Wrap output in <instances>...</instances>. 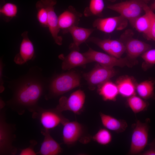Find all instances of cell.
Listing matches in <instances>:
<instances>
[{
	"mask_svg": "<svg viewBox=\"0 0 155 155\" xmlns=\"http://www.w3.org/2000/svg\"><path fill=\"white\" fill-rule=\"evenodd\" d=\"M40 71L36 68L31 69L18 80L12 89V98L7 104L20 115L27 110L34 113L39 107L38 101L46 87L45 79Z\"/></svg>",
	"mask_w": 155,
	"mask_h": 155,
	"instance_id": "6da1fadb",
	"label": "cell"
},
{
	"mask_svg": "<svg viewBox=\"0 0 155 155\" xmlns=\"http://www.w3.org/2000/svg\"><path fill=\"white\" fill-rule=\"evenodd\" d=\"M80 76L74 71L61 74L51 81L49 87L48 94L46 98L49 96H57L62 95L79 86Z\"/></svg>",
	"mask_w": 155,
	"mask_h": 155,
	"instance_id": "7a4b0ae2",
	"label": "cell"
},
{
	"mask_svg": "<svg viewBox=\"0 0 155 155\" xmlns=\"http://www.w3.org/2000/svg\"><path fill=\"white\" fill-rule=\"evenodd\" d=\"M148 121L147 120L143 123L137 120L133 125L129 154H141L147 145L149 130Z\"/></svg>",
	"mask_w": 155,
	"mask_h": 155,
	"instance_id": "3957f363",
	"label": "cell"
},
{
	"mask_svg": "<svg viewBox=\"0 0 155 155\" xmlns=\"http://www.w3.org/2000/svg\"><path fill=\"white\" fill-rule=\"evenodd\" d=\"M13 127L6 121L5 111L0 114V155H15L17 149L13 145L15 138Z\"/></svg>",
	"mask_w": 155,
	"mask_h": 155,
	"instance_id": "277c9868",
	"label": "cell"
},
{
	"mask_svg": "<svg viewBox=\"0 0 155 155\" xmlns=\"http://www.w3.org/2000/svg\"><path fill=\"white\" fill-rule=\"evenodd\" d=\"M91 62H95L107 67L114 68L115 66L131 67L133 64L126 57L118 58L111 55L95 51L89 47L88 50L83 53Z\"/></svg>",
	"mask_w": 155,
	"mask_h": 155,
	"instance_id": "5b68a950",
	"label": "cell"
},
{
	"mask_svg": "<svg viewBox=\"0 0 155 155\" xmlns=\"http://www.w3.org/2000/svg\"><path fill=\"white\" fill-rule=\"evenodd\" d=\"M144 2L141 0H130L110 5L107 8L118 13L130 22L141 16Z\"/></svg>",
	"mask_w": 155,
	"mask_h": 155,
	"instance_id": "8992f818",
	"label": "cell"
},
{
	"mask_svg": "<svg viewBox=\"0 0 155 155\" xmlns=\"http://www.w3.org/2000/svg\"><path fill=\"white\" fill-rule=\"evenodd\" d=\"M85 98V94L83 91L80 89L77 90L68 98L61 97L56 109L61 112L68 111L75 114H79L83 110Z\"/></svg>",
	"mask_w": 155,
	"mask_h": 155,
	"instance_id": "52a82bcc",
	"label": "cell"
},
{
	"mask_svg": "<svg viewBox=\"0 0 155 155\" xmlns=\"http://www.w3.org/2000/svg\"><path fill=\"white\" fill-rule=\"evenodd\" d=\"M114 68L108 67L96 64L94 68L89 72L84 73L83 76L86 80L91 90H94L108 80L116 74Z\"/></svg>",
	"mask_w": 155,
	"mask_h": 155,
	"instance_id": "ba28073f",
	"label": "cell"
},
{
	"mask_svg": "<svg viewBox=\"0 0 155 155\" xmlns=\"http://www.w3.org/2000/svg\"><path fill=\"white\" fill-rule=\"evenodd\" d=\"M61 112L56 108L45 109L38 107L33 115H38L40 121L44 129L49 130L57 127L67 119L61 114Z\"/></svg>",
	"mask_w": 155,
	"mask_h": 155,
	"instance_id": "9c48e42d",
	"label": "cell"
},
{
	"mask_svg": "<svg viewBox=\"0 0 155 155\" xmlns=\"http://www.w3.org/2000/svg\"><path fill=\"white\" fill-rule=\"evenodd\" d=\"M128 20L121 16L105 18H98L93 22L94 28L107 34L120 30L127 26Z\"/></svg>",
	"mask_w": 155,
	"mask_h": 155,
	"instance_id": "30bf717a",
	"label": "cell"
},
{
	"mask_svg": "<svg viewBox=\"0 0 155 155\" xmlns=\"http://www.w3.org/2000/svg\"><path fill=\"white\" fill-rule=\"evenodd\" d=\"M45 5L48 12V27L55 42L61 45L62 44L63 38L59 34V28L57 17L54 9V6L57 3L56 0H41Z\"/></svg>",
	"mask_w": 155,
	"mask_h": 155,
	"instance_id": "8fae6325",
	"label": "cell"
},
{
	"mask_svg": "<svg viewBox=\"0 0 155 155\" xmlns=\"http://www.w3.org/2000/svg\"><path fill=\"white\" fill-rule=\"evenodd\" d=\"M125 40L122 41L125 46L126 57L133 65L137 57L152 48L151 45L137 39L130 37Z\"/></svg>",
	"mask_w": 155,
	"mask_h": 155,
	"instance_id": "7c38bea8",
	"label": "cell"
},
{
	"mask_svg": "<svg viewBox=\"0 0 155 155\" xmlns=\"http://www.w3.org/2000/svg\"><path fill=\"white\" fill-rule=\"evenodd\" d=\"M62 124L63 140L65 144L72 145L79 140L83 132V127L81 124L76 121H70L66 119Z\"/></svg>",
	"mask_w": 155,
	"mask_h": 155,
	"instance_id": "4fadbf2b",
	"label": "cell"
},
{
	"mask_svg": "<svg viewBox=\"0 0 155 155\" xmlns=\"http://www.w3.org/2000/svg\"><path fill=\"white\" fill-rule=\"evenodd\" d=\"M22 39L20 44L19 53L15 57L14 61L18 65H21L33 59L34 55V45L26 31L22 34Z\"/></svg>",
	"mask_w": 155,
	"mask_h": 155,
	"instance_id": "5bb4252c",
	"label": "cell"
},
{
	"mask_svg": "<svg viewBox=\"0 0 155 155\" xmlns=\"http://www.w3.org/2000/svg\"><path fill=\"white\" fill-rule=\"evenodd\" d=\"M82 14L77 11L71 6L61 13L58 17V25L64 33H67L69 30L78 26Z\"/></svg>",
	"mask_w": 155,
	"mask_h": 155,
	"instance_id": "9a60e30c",
	"label": "cell"
},
{
	"mask_svg": "<svg viewBox=\"0 0 155 155\" xmlns=\"http://www.w3.org/2000/svg\"><path fill=\"white\" fill-rule=\"evenodd\" d=\"M59 58L63 61L61 68L64 70H69L76 67L85 66L90 61L79 51L72 50L66 56L60 55Z\"/></svg>",
	"mask_w": 155,
	"mask_h": 155,
	"instance_id": "2e32d148",
	"label": "cell"
},
{
	"mask_svg": "<svg viewBox=\"0 0 155 155\" xmlns=\"http://www.w3.org/2000/svg\"><path fill=\"white\" fill-rule=\"evenodd\" d=\"M95 30L94 28H88L74 26L69 29L67 32L71 35L73 42L69 46L71 50L79 51L80 46L87 40Z\"/></svg>",
	"mask_w": 155,
	"mask_h": 155,
	"instance_id": "e0dca14e",
	"label": "cell"
},
{
	"mask_svg": "<svg viewBox=\"0 0 155 155\" xmlns=\"http://www.w3.org/2000/svg\"><path fill=\"white\" fill-rule=\"evenodd\" d=\"M41 133L44 136V139L37 154L57 155L61 153L62 149L59 144L51 136L49 130L44 129L41 131Z\"/></svg>",
	"mask_w": 155,
	"mask_h": 155,
	"instance_id": "ac0fdd59",
	"label": "cell"
},
{
	"mask_svg": "<svg viewBox=\"0 0 155 155\" xmlns=\"http://www.w3.org/2000/svg\"><path fill=\"white\" fill-rule=\"evenodd\" d=\"M119 94L121 96L128 98L136 94L137 84L132 77L125 75L119 78L116 82Z\"/></svg>",
	"mask_w": 155,
	"mask_h": 155,
	"instance_id": "d6986e66",
	"label": "cell"
},
{
	"mask_svg": "<svg viewBox=\"0 0 155 155\" xmlns=\"http://www.w3.org/2000/svg\"><path fill=\"white\" fill-rule=\"evenodd\" d=\"M100 116L102 125L109 131L120 133L124 131L127 127V123L124 120L118 119L102 112Z\"/></svg>",
	"mask_w": 155,
	"mask_h": 155,
	"instance_id": "ffe728a7",
	"label": "cell"
},
{
	"mask_svg": "<svg viewBox=\"0 0 155 155\" xmlns=\"http://www.w3.org/2000/svg\"><path fill=\"white\" fill-rule=\"evenodd\" d=\"M98 92L104 101L116 100L119 94L117 86L113 82L108 80L98 86Z\"/></svg>",
	"mask_w": 155,
	"mask_h": 155,
	"instance_id": "44dd1931",
	"label": "cell"
},
{
	"mask_svg": "<svg viewBox=\"0 0 155 155\" xmlns=\"http://www.w3.org/2000/svg\"><path fill=\"white\" fill-rule=\"evenodd\" d=\"M155 80H146L138 84L136 86V92L139 96L144 100L155 99L154 92Z\"/></svg>",
	"mask_w": 155,
	"mask_h": 155,
	"instance_id": "7402d4cb",
	"label": "cell"
},
{
	"mask_svg": "<svg viewBox=\"0 0 155 155\" xmlns=\"http://www.w3.org/2000/svg\"><path fill=\"white\" fill-rule=\"evenodd\" d=\"M130 22L132 26L138 32L143 33L148 39L151 21L149 16L146 12Z\"/></svg>",
	"mask_w": 155,
	"mask_h": 155,
	"instance_id": "603a6c76",
	"label": "cell"
},
{
	"mask_svg": "<svg viewBox=\"0 0 155 155\" xmlns=\"http://www.w3.org/2000/svg\"><path fill=\"white\" fill-rule=\"evenodd\" d=\"M127 104L135 114L147 110L149 106V103L139 96L136 95L127 98Z\"/></svg>",
	"mask_w": 155,
	"mask_h": 155,
	"instance_id": "cb8c5ba5",
	"label": "cell"
},
{
	"mask_svg": "<svg viewBox=\"0 0 155 155\" xmlns=\"http://www.w3.org/2000/svg\"><path fill=\"white\" fill-rule=\"evenodd\" d=\"M104 7L103 0H90L89 7L84 11V15L86 16H100L102 14Z\"/></svg>",
	"mask_w": 155,
	"mask_h": 155,
	"instance_id": "d4e9b609",
	"label": "cell"
},
{
	"mask_svg": "<svg viewBox=\"0 0 155 155\" xmlns=\"http://www.w3.org/2000/svg\"><path fill=\"white\" fill-rule=\"evenodd\" d=\"M93 140L98 144L106 146L109 144L112 140V135L109 130L104 128L99 129L93 136Z\"/></svg>",
	"mask_w": 155,
	"mask_h": 155,
	"instance_id": "484cf974",
	"label": "cell"
},
{
	"mask_svg": "<svg viewBox=\"0 0 155 155\" xmlns=\"http://www.w3.org/2000/svg\"><path fill=\"white\" fill-rule=\"evenodd\" d=\"M18 12V7L15 4L8 2L5 3L0 8V13L6 22H8L16 17Z\"/></svg>",
	"mask_w": 155,
	"mask_h": 155,
	"instance_id": "4316f807",
	"label": "cell"
},
{
	"mask_svg": "<svg viewBox=\"0 0 155 155\" xmlns=\"http://www.w3.org/2000/svg\"><path fill=\"white\" fill-rule=\"evenodd\" d=\"M36 7L38 22L42 27H48V12L45 5L41 0H40L36 3Z\"/></svg>",
	"mask_w": 155,
	"mask_h": 155,
	"instance_id": "83f0119b",
	"label": "cell"
},
{
	"mask_svg": "<svg viewBox=\"0 0 155 155\" xmlns=\"http://www.w3.org/2000/svg\"><path fill=\"white\" fill-rule=\"evenodd\" d=\"M111 55L118 58L121 57L126 51L124 43L121 40L111 39L110 40Z\"/></svg>",
	"mask_w": 155,
	"mask_h": 155,
	"instance_id": "f1b7e54d",
	"label": "cell"
},
{
	"mask_svg": "<svg viewBox=\"0 0 155 155\" xmlns=\"http://www.w3.org/2000/svg\"><path fill=\"white\" fill-rule=\"evenodd\" d=\"M144 61L142 67L146 70L155 65V49H150L141 55Z\"/></svg>",
	"mask_w": 155,
	"mask_h": 155,
	"instance_id": "f546056e",
	"label": "cell"
},
{
	"mask_svg": "<svg viewBox=\"0 0 155 155\" xmlns=\"http://www.w3.org/2000/svg\"><path fill=\"white\" fill-rule=\"evenodd\" d=\"M143 8L144 12L148 14L150 19V26L148 40H152L155 41V14L144 2L143 5Z\"/></svg>",
	"mask_w": 155,
	"mask_h": 155,
	"instance_id": "4dcf8cb0",
	"label": "cell"
},
{
	"mask_svg": "<svg viewBox=\"0 0 155 155\" xmlns=\"http://www.w3.org/2000/svg\"><path fill=\"white\" fill-rule=\"evenodd\" d=\"M110 40L109 38L101 39L92 37H89L87 40L96 44L108 54L111 55Z\"/></svg>",
	"mask_w": 155,
	"mask_h": 155,
	"instance_id": "1f68e13d",
	"label": "cell"
},
{
	"mask_svg": "<svg viewBox=\"0 0 155 155\" xmlns=\"http://www.w3.org/2000/svg\"><path fill=\"white\" fill-rule=\"evenodd\" d=\"M149 146L148 150L141 154L143 155H155V139L150 143Z\"/></svg>",
	"mask_w": 155,
	"mask_h": 155,
	"instance_id": "d6a6232c",
	"label": "cell"
},
{
	"mask_svg": "<svg viewBox=\"0 0 155 155\" xmlns=\"http://www.w3.org/2000/svg\"><path fill=\"white\" fill-rule=\"evenodd\" d=\"M37 154L33 148L31 146L22 149L21 150L20 155H36Z\"/></svg>",
	"mask_w": 155,
	"mask_h": 155,
	"instance_id": "836d02e7",
	"label": "cell"
},
{
	"mask_svg": "<svg viewBox=\"0 0 155 155\" xmlns=\"http://www.w3.org/2000/svg\"><path fill=\"white\" fill-rule=\"evenodd\" d=\"M3 65L2 61H0V91L2 92L4 89L3 86V82L2 79V71L3 68Z\"/></svg>",
	"mask_w": 155,
	"mask_h": 155,
	"instance_id": "e575fe53",
	"label": "cell"
},
{
	"mask_svg": "<svg viewBox=\"0 0 155 155\" xmlns=\"http://www.w3.org/2000/svg\"><path fill=\"white\" fill-rule=\"evenodd\" d=\"M150 8L153 11L155 10V0L154 2L152 4Z\"/></svg>",
	"mask_w": 155,
	"mask_h": 155,
	"instance_id": "d590c367",
	"label": "cell"
},
{
	"mask_svg": "<svg viewBox=\"0 0 155 155\" xmlns=\"http://www.w3.org/2000/svg\"><path fill=\"white\" fill-rule=\"evenodd\" d=\"M148 0H145V1H147Z\"/></svg>",
	"mask_w": 155,
	"mask_h": 155,
	"instance_id": "8d00e7d4",
	"label": "cell"
}]
</instances>
